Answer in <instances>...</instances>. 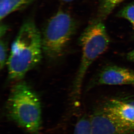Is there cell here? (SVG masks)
Masks as SVG:
<instances>
[{
  "instance_id": "277c9868",
  "label": "cell",
  "mask_w": 134,
  "mask_h": 134,
  "mask_svg": "<svg viewBox=\"0 0 134 134\" xmlns=\"http://www.w3.org/2000/svg\"><path fill=\"white\" fill-rule=\"evenodd\" d=\"M76 28V20L66 10H58L49 18L41 33L43 53L47 58L56 60L63 55Z\"/></svg>"
},
{
  "instance_id": "7c38bea8",
  "label": "cell",
  "mask_w": 134,
  "mask_h": 134,
  "mask_svg": "<svg viewBox=\"0 0 134 134\" xmlns=\"http://www.w3.org/2000/svg\"><path fill=\"white\" fill-rule=\"evenodd\" d=\"M8 47L7 41L4 37L1 38L0 41V69L2 70L7 65L8 61Z\"/></svg>"
},
{
  "instance_id": "5bb4252c",
  "label": "cell",
  "mask_w": 134,
  "mask_h": 134,
  "mask_svg": "<svg viewBox=\"0 0 134 134\" xmlns=\"http://www.w3.org/2000/svg\"><path fill=\"white\" fill-rule=\"evenodd\" d=\"M126 58L128 60L134 63V49L127 53Z\"/></svg>"
},
{
  "instance_id": "9c48e42d",
  "label": "cell",
  "mask_w": 134,
  "mask_h": 134,
  "mask_svg": "<svg viewBox=\"0 0 134 134\" xmlns=\"http://www.w3.org/2000/svg\"><path fill=\"white\" fill-rule=\"evenodd\" d=\"M124 0H101L98 10V18L103 20L113 10Z\"/></svg>"
},
{
  "instance_id": "4fadbf2b",
  "label": "cell",
  "mask_w": 134,
  "mask_h": 134,
  "mask_svg": "<svg viewBox=\"0 0 134 134\" xmlns=\"http://www.w3.org/2000/svg\"><path fill=\"white\" fill-rule=\"evenodd\" d=\"M9 27L8 25L4 23H1L0 26V37L1 38L4 37L8 30Z\"/></svg>"
},
{
  "instance_id": "7a4b0ae2",
  "label": "cell",
  "mask_w": 134,
  "mask_h": 134,
  "mask_svg": "<svg viewBox=\"0 0 134 134\" xmlns=\"http://www.w3.org/2000/svg\"><path fill=\"white\" fill-rule=\"evenodd\" d=\"M8 118L30 134H40L42 106L37 92L25 81H18L10 90L5 106Z\"/></svg>"
},
{
  "instance_id": "6da1fadb",
  "label": "cell",
  "mask_w": 134,
  "mask_h": 134,
  "mask_svg": "<svg viewBox=\"0 0 134 134\" xmlns=\"http://www.w3.org/2000/svg\"><path fill=\"white\" fill-rule=\"evenodd\" d=\"M43 53L41 34L34 20L22 24L12 43L7 65L8 80L20 81L41 62Z\"/></svg>"
},
{
  "instance_id": "30bf717a",
  "label": "cell",
  "mask_w": 134,
  "mask_h": 134,
  "mask_svg": "<svg viewBox=\"0 0 134 134\" xmlns=\"http://www.w3.org/2000/svg\"><path fill=\"white\" fill-rule=\"evenodd\" d=\"M74 134H92L90 117L83 116L77 121Z\"/></svg>"
},
{
  "instance_id": "8fae6325",
  "label": "cell",
  "mask_w": 134,
  "mask_h": 134,
  "mask_svg": "<svg viewBox=\"0 0 134 134\" xmlns=\"http://www.w3.org/2000/svg\"><path fill=\"white\" fill-rule=\"evenodd\" d=\"M117 16L129 21L134 30V1L123 7L118 12Z\"/></svg>"
},
{
  "instance_id": "3957f363",
  "label": "cell",
  "mask_w": 134,
  "mask_h": 134,
  "mask_svg": "<svg viewBox=\"0 0 134 134\" xmlns=\"http://www.w3.org/2000/svg\"><path fill=\"white\" fill-rule=\"evenodd\" d=\"M103 21L98 18L92 20L80 36L79 42L82 48V57L71 93L72 101L75 103L80 99L88 70L110 44V38Z\"/></svg>"
},
{
  "instance_id": "ba28073f",
  "label": "cell",
  "mask_w": 134,
  "mask_h": 134,
  "mask_svg": "<svg viewBox=\"0 0 134 134\" xmlns=\"http://www.w3.org/2000/svg\"><path fill=\"white\" fill-rule=\"evenodd\" d=\"M35 0H0L1 21L13 12L24 8Z\"/></svg>"
},
{
  "instance_id": "52a82bcc",
  "label": "cell",
  "mask_w": 134,
  "mask_h": 134,
  "mask_svg": "<svg viewBox=\"0 0 134 134\" xmlns=\"http://www.w3.org/2000/svg\"><path fill=\"white\" fill-rule=\"evenodd\" d=\"M101 106L134 131V100L111 98Z\"/></svg>"
},
{
  "instance_id": "8992f818",
  "label": "cell",
  "mask_w": 134,
  "mask_h": 134,
  "mask_svg": "<svg viewBox=\"0 0 134 134\" xmlns=\"http://www.w3.org/2000/svg\"><path fill=\"white\" fill-rule=\"evenodd\" d=\"M99 85H134V70L117 65L105 66L92 80L89 89Z\"/></svg>"
},
{
  "instance_id": "9a60e30c",
  "label": "cell",
  "mask_w": 134,
  "mask_h": 134,
  "mask_svg": "<svg viewBox=\"0 0 134 134\" xmlns=\"http://www.w3.org/2000/svg\"><path fill=\"white\" fill-rule=\"evenodd\" d=\"M60 1L63 3H69L72 2V1H74V0H60Z\"/></svg>"
},
{
  "instance_id": "5b68a950",
  "label": "cell",
  "mask_w": 134,
  "mask_h": 134,
  "mask_svg": "<svg viewBox=\"0 0 134 134\" xmlns=\"http://www.w3.org/2000/svg\"><path fill=\"white\" fill-rule=\"evenodd\" d=\"M90 118L92 134H134L133 130L101 106L94 111Z\"/></svg>"
}]
</instances>
